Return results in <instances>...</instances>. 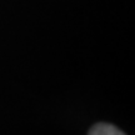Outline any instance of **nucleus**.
Masks as SVG:
<instances>
[{
	"label": "nucleus",
	"instance_id": "obj_1",
	"mask_svg": "<svg viewBox=\"0 0 135 135\" xmlns=\"http://www.w3.org/2000/svg\"><path fill=\"white\" fill-rule=\"evenodd\" d=\"M89 135H125L121 130L111 124H97L89 131Z\"/></svg>",
	"mask_w": 135,
	"mask_h": 135
}]
</instances>
